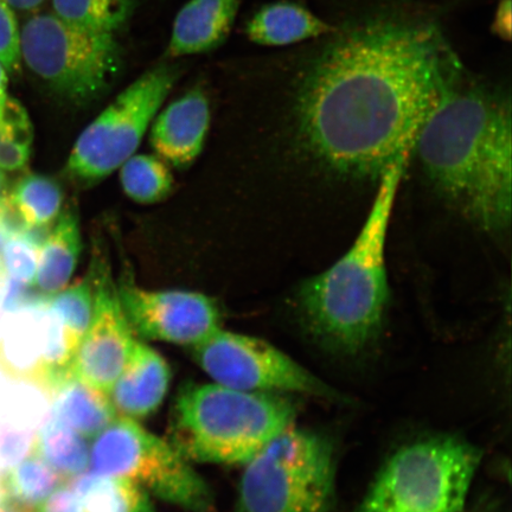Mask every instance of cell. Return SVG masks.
<instances>
[{
	"instance_id": "1",
	"label": "cell",
	"mask_w": 512,
	"mask_h": 512,
	"mask_svg": "<svg viewBox=\"0 0 512 512\" xmlns=\"http://www.w3.org/2000/svg\"><path fill=\"white\" fill-rule=\"evenodd\" d=\"M328 17L330 34L285 56L294 150L331 178L380 183L411 157L460 57L419 0H334Z\"/></svg>"
},
{
	"instance_id": "2",
	"label": "cell",
	"mask_w": 512,
	"mask_h": 512,
	"mask_svg": "<svg viewBox=\"0 0 512 512\" xmlns=\"http://www.w3.org/2000/svg\"><path fill=\"white\" fill-rule=\"evenodd\" d=\"M434 187L488 232L508 229L512 211L511 99L460 61L422 126L414 151Z\"/></svg>"
},
{
	"instance_id": "3",
	"label": "cell",
	"mask_w": 512,
	"mask_h": 512,
	"mask_svg": "<svg viewBox=\"0 0 512 512\" xmlns=\"http://www.w3.org/2000/svg\"><path fill=\"white\" fill-rule=\"evenodd\" d=\"M409 156L390 166L377 185L360 234L328 270L296 294L300 320L323 348L356 355L379 336L389 302L386 245L396 195Z\"/></svg>"
},
{
	"instance_id": "4",
	"label": "cell",
	"mask_w": 512,
	"mask_h": 512,
	"mask_svg": "<svg viewBox=\"0 0 512 512\" xmlns=\"http://www.w3.org/2000/svg\"><path fill=\"white\" fill-rule=\"evenodd\" d=\"M297 405L279 393L187 383L170 416L169 443L190 462L247 463L293 426Z\"/></svg>"
},
{
	"instance_id": "5",
	"label": "cell",
	"mask_w": 512,
	"mask_h": 512,
	"mask_svg": "<svg viewBox=\"0 0 512 512\" xmlns=\"http://www.w3.org/2000/svg\"><path fill=\"white\" fill-rule=\"evenodd\" d=\"M483 453L456 435H434L390 456L355 512H462Z\"/></svg>"
},
{
	"instance_id": "6",
	"label": "cell",
	"mask_w": 512,
	"mask_h": 512,
	"mask_svg": "<svg viewBox=\"0 0 512 512\" xmlns=\"http://www.w3.org/2000/svg\"><path fill=\"white\" fill-rule=\"evenodd\" d=\"M236 512H331L336 448L323 433L288 427L246 463Z\"/></svg>"
},
{
	"instance_id": "7",
	"label": "cell",
	"mask_w": 512,
	"mask_h": 512,
	"mask_svg": "<svg viewBox=\"0 0 512 512\" xmlns=\"http://www.w3.org/2000/svg\"><path fill=\"white\" fill-rule=\"evenodd\" d=\"M21 57L32 73L75 105L100 98L120 68L113 34L78 27L54 14L36 15L24 23Z\"/></svg>"
},
{
	"instance_id": "8",
	"label": "cell",
	"mask_w": 512,
	"mask_h": 512,
	"mask_svg": "<svg viewBox=\"0 0 512 512\" xmlns=\"http://www.w3.org/2000/svg\"><path fill=\"white\" fill-rule=\"evenodd\" d=\"M89 466L99 475L131 480L185 510L215 512L213 492L189 460L132 419L120 416L96 435Z\"/></svg>"
},
{
	"instance_id": "9",
	"label": "cell",
	"mask_w": 512,
	"mask_h": 512,
	"mask_svg": "<svg viewBox=\"0 0 512 512\" xmlns=\"http://www.w3.org/2000/svg\"><path fill=\"white\" fill-rule=\"evenodd\" d=\"M179 78V69L162 64L121 92L76 139L67 160V175L93 185L111 176L136 155L160 107Z\"/></svg>"
},
{
	"instance_id": "10",
	"label": "cell",
	"mask_w": 512,
	"mask_h": 512,
	"mask_svg": "<svg viewBox=\"0 0 512 512\" xmlns=\"http://www.w3.org/2000/svg\"><path fill=\"white\" fill-rule=\"evenodd\" d=\"M192 357L223 387L249 393H294L345 402L342 394L259 338L214 332L192 347Z\"/></svg>"
},
{
	"instance_id": "11",
	"label": "cell",
	"mask_w": 512,
	"mask_h": 512,
	"mask_svg": "<svg viewBox=\"0 0 512 512\" xmlns=\"http://www.w3.org/2000/svg\"><path fill=\"white\" fill-rule=\"evenodd\" d=\"M118 296L134 335L153 341L194 345L221 329V313L203 293L146 290L132 277H121Z\"/></svg>"
},
{
	"instance_id": "12",
	"label": "cell",
	"mask_w": 512,
	"mask_h": 512,
	"mask_svg": "<svg viewBox=\"0 0 512 512\" xmlns=\"http://www.w3.org/2000/svg\"><path fill=\"white\" fill-rule=\"evenodd\" d=\"M93 268L92 319L69 364L68 373L110 395L137 341L121 309L110 266L100 260Z\"/></svg>"
},
{
	"instance_id": "13",
	"label": "cell",
	"mask_w": 512,
	"mask_h": 512,
	"mask_svg": "<svg viewBox=\"0 0 512 512\" xmlns=\"http://www.w3.org/2000/svg\"><path fill=\"white\" fill-rule=\"evenodd\" d=\"M210 125V106L201 88L191 89L153 119L151 146L157 157L187 169L201 155Z\"/></svg>"
},
{
	"instance_id": "14",
	"label": "cell",
	"mask_w": 512,
	"mask_h": 512,
	"mask_svg": "<svg viewBox=\"0 0 512 512\" xmlns=\"http://www.w3.org/2000/svg\"><path fill=\"white\" fill-rule=\"evenodd\" d=\"M170 380V367L164 358L149 345L136 342L108 398L118 415L142 419L157 411Z\"/></svg>"
},
{
	"instance_id": "15",
	"label": "cell",
	"mask_w": 512,
	"mask_h": 512,
	"mask_svg": "<svg viewBox=\"0 0 512 512\" xmlns=\"http://www.w3.org/2000/svg\"><path fill=\"white\" fill-rule=\"evenodd\" d=\"M334 22L298 0H278L255 12L246 25L248 40L262 47L294 48L330 34Z\"/></svg>"
},
{
	"instance_id": "16",
	"label": "cell",
	"mask_w": 512,
	"mask_h": 512,
	"mask_svg": "<svg viewBox=\"0 0 512 512\" xmlns=\"http://www.w3.org/2000/svg\"><path fill=\"white\" fill-rule=\"evenodd\" d=\"M243 0H190L178 12L169 44L174 57L219 48L227 40Z\"/></svg>"
},
{
	"instance_id": "17",
	"label": "cell",
	"mask_w": 512,
	"mask_h": 512,
	"mask_svg": "<svg viewBox=\"0 0 512 512\" xmlns=\"http://www.w3.org/2000/svg\"><path fill=\"white\" fill-rule=\"evenodd\" d=\"M81 249L79 217L74 210H64L38 249L36 273L31 285L38 297L47 300L70 284Z\"/></svg>"
},
{
	"instance_id": "18",
	"label": "cell",
	"mask_w": 512,
	"mask_h": 512,
	"mask_svg": "<svg viewBox=\"0 0 512 512\" xmlns=\"http://www.w3.org/2000/svg\"><path fill=\"white\" fill-rule=\"evenodd\" d=\"M53 399L51 415L86 439L95 438L117 419L108 395L70 375H64L48 392Z\"/></svg>"
},
{
	"instance_id": "19",
	"label": "cell",
	"mask_w": 512,
	"mask_h": 512,
	"mask_svg": "<svg viewBox=\"0 0 512 512\" xmlns=\"http://www.w3.org/2000/svg\"><path fill=\"white\" fill-rule=\"evenodd\" d=\"M70 486L85 512H156L149 492L126 478L86 471Z\"/></svg>"
},
{
	"instance_id": "20",
	"label": "cell",
	"mask_w": 512,
	"mask_h": 512,
	"mask_svg": "<svg viewBox=\"0 0 512 512\" xmlns=\"http://www.w3.org/2000/svg\"><path fill=\"white\" fill-rule=\"evenodd\" d=\"M64 480L46 460L31 451L21 462L0 475V503L22 512H36Z\"/></svg>"
},
{
	"instance_id": "21",
	"label": "cell",
	"mask_w": 512,
	"mask_h": 512,
	"mask_svg": "<svg viewBox=\"0 0 512 512\" xmlns=\"http://www.w3.org/2000/svg\"><path fill=\"white\" fill-rule=\"evenodd\" d=\"M32 452L46 460L64 479L86 472L91 460V446L86 438L51 414L35 434Z\"/></svg>"
},
{
	"instance_id": "22",
	"label": "cell",
	"mask_w": 512,
	"mask_h": 512,
	"mask_svg": "<svg viewBox=\"0 0 512 512\" xmlns=\"http://www.w3.org/2000/svg\"><path fill=\"white\" fill-rule=\"evenodd\" d=\"M8 195L25 232L47 228L61 214L63 192L59 183L49 177L25 176Z\"/></svg>"
},
{
	"instance_id": "23",
	"label": "cell",
	"mask_w": 512,
	"mask_h": 512,
	"mask_svg": "<svg viewBox=\"0 0 512 512\" xmlns=\"http://www.w3.org/2000/svg\"><path fill=\"white\" fill-rule=\"evenodd\" d=\"M121 187L128 198L139 204L166 200L174 190V176L169 165L157 156L133 155L120 166Z\"/></svg>"
},
{
	"instance_id": "24",
	"label": "cell",
	"mask_w": 512,
	"mask_h": 512,
	"mask_svg": "<svg viewBox=\"0 0 512 512\" xmlns=\"http://www.w3.org/2000/svg\"><path fill=\"white\" fill-rule=\"evenodd\" d=\"M53 8L64 22L114 35L131 17L134 0H53Z\"/></svg>"
},
{
	"instance_id": "25",
	"label": "cell",
	"mask_w": 512,
	"mask_h": 512,
	"mask_svg": "<svg viewBox=\"0 0 512 512\" xmlns=\"http://www.w3.org/2000/svg\"><path fill=\"white\" fill-rule=\"evenodd\" d=\"M44 307L60 323L64 338L75 354L92 319L93 285L91 277L63 288L62 291L49 297Z\"/></svg>"
},
{
	"instance_id": "26",
	"label": "cell",
	"mask_w": 512,
	"mask_h": 512,
	"mask_svg": "<svg viewBox=\"0 0 512 512\" xmlns=\"http://www.w3.org/2000/svg\"><path fill=\"white\" fill-rule=\"evenodd\" d=\"M34 131L24 107L11 96L0 114V170L27 168Z\"/></svg>"
},
{
	"instance_id": "27",
	"label": "cell",
	"mask_w": 512,
	"mask_h": 512,
	"mask_svg": "<svg viewBox=\"0 0 512 512\" xmlns=\"http://www.w3.org/2000/svg\"><path fill=\"white\" fill-rule=\"evenodd\" d=\"M2 251L5 274L18 283L31 286L36 273L38 247L24 236L14 235L6 240Z\"/></svg>"
},
{
	"instance_id": "28",
	"label": "cell",
	"mask_w": 512,
	"mask_h": 512,
	"mask_svg": "<svg viewBox=\"0 0 512 512\" xmlns=\"http://www.w3.org/2000/svg\"><path fill=\"white\" fill-rule=\"evenodd\" d=\"M0 63L10 75L22 69L21 29L15 10L6 0H0Z\"/></svg>"
},
{
	"instance_id": "29",
	"label": "cell",
	"mask_w": 512,
	"mask_h": 512,
	"mask_svg": "<svg viewBox=\"0 0 512 512\" xmlns=\"http://www.w3.org/2000/svg\"><path fill=\"white\" fill-rule=\"evenodd\" d=\"M35 433L28 428L0 427V463L5 471L28 456L34 446Z\"/></svg>"
},
{
	"instance_id": "30",
	"label": "cell",
	"mask_w": 512,
	"mask_h": 512,
	"mask_svg": "<svg viewBox=\"0 0 512 512\" xmlns=\"http://www.w3.org/2000/svg\"><path fill=\"white\" fill-rule=\"evenodd\" d=\"M36 512H85L78 495L72 486L61 485L46 501H44Z\"/></svg>"
},
{
	"instance_id": "31",
	"label": "cell",
	"mask_w": 512,
	"mask_h": 512,
	"mask_svg": "<svg viewBox=\"0 0 512 512\" xmlns=\"http://www.w3.org/2000/svg\"><path fill=\"white\" fill-rule=\"evenodd\" d=\"M511 25V0H499L494 21L491 24L492 32L501 40L509 42L511 38Z\"/></svg>"
},
{
	"instance_id": "32",
	"label": "cell",
	"mask_w": 512,
	"mask_h": 512,
	"mask_svg": "<svg viewBox=\"0 0 512 512\" xmlns=\"http://www.w3.org/2000/svg\"><path fill=\"white\" fill-rule=\"evenodd\" d=\"M9 74L6 72L3 64L0 63V114H2L6 102L10 96L8 93Z\"/></svg>"
},
{
	"instance_id": "33",
	"label": "cell",
	"mask_w": 512,
	"mask_h": 512,
	"mask_svg": "<svg viewBox=\"0 0 512 512\" xmlns=\"http://www.w3.org/2000/svg\"><path fill=\"white\" fill-rule=\"evenodd\" d=\"M11 8L18 11H34L46 2V0H6Z\"/></svg>"
},
{
	"instance_id": "34",
	"label": "cell",
	"mask_w": 512,
	"mask_h": 512,
	"mask_svg": "<svg viewBox=\"0 0 512 512\" xmlns=\"http://www.w3.org/2000/svg\"><path fill=\"white\" fill-rule=\"evenodd\" d=\"M9 239L8 233L5 232V229L3 228L2 224H0V251H2L6 240Z\"/></svg>"
},
{
	"instance_id": "35",
	"label": "cell",
	"mask_w": 512,
	"mask_h": 512,
	"mask_svg": "<svg viewBox=\"0 0 512 512\" xmlns=\"http://www.w3.org/2000/svg\"><path fill=\"white\" fill-rule=\"evenodd\" d=\"M5 177L3 175L2 170H0V197H2L5 194Z\"/></svg>"
},
{
	"instance_id": "36",
	"label": "cell",
	"mask_w": 512,
	"mask_h": 512,
	"mask_svg": "<svg viewBox=\"0 0 512 512\" xmlns=\"http://www.w3.org/2000/svg\"><path fill=\"white\" fill-rule=\"evenodd\" d=\"M0 512H22L17 509L9 507V505H5L3 503H0Z\"/></svg>"
},
{
	"instance_id": "37",
	"label": "cell",
	"mask_w": 512,
	"mask_h": 512,
	"mask_svg": "<svg viewBox=\"0 0 512 512\" xmlns=\"http://www.w3.org/2000/svg\"><path fill=\"white\" fill-rule=\"evenodd\" d=\"M4 273H5V271H4L3 260H2V256H0V278L3 277Z\"/></svg>"
}]
</instances>
